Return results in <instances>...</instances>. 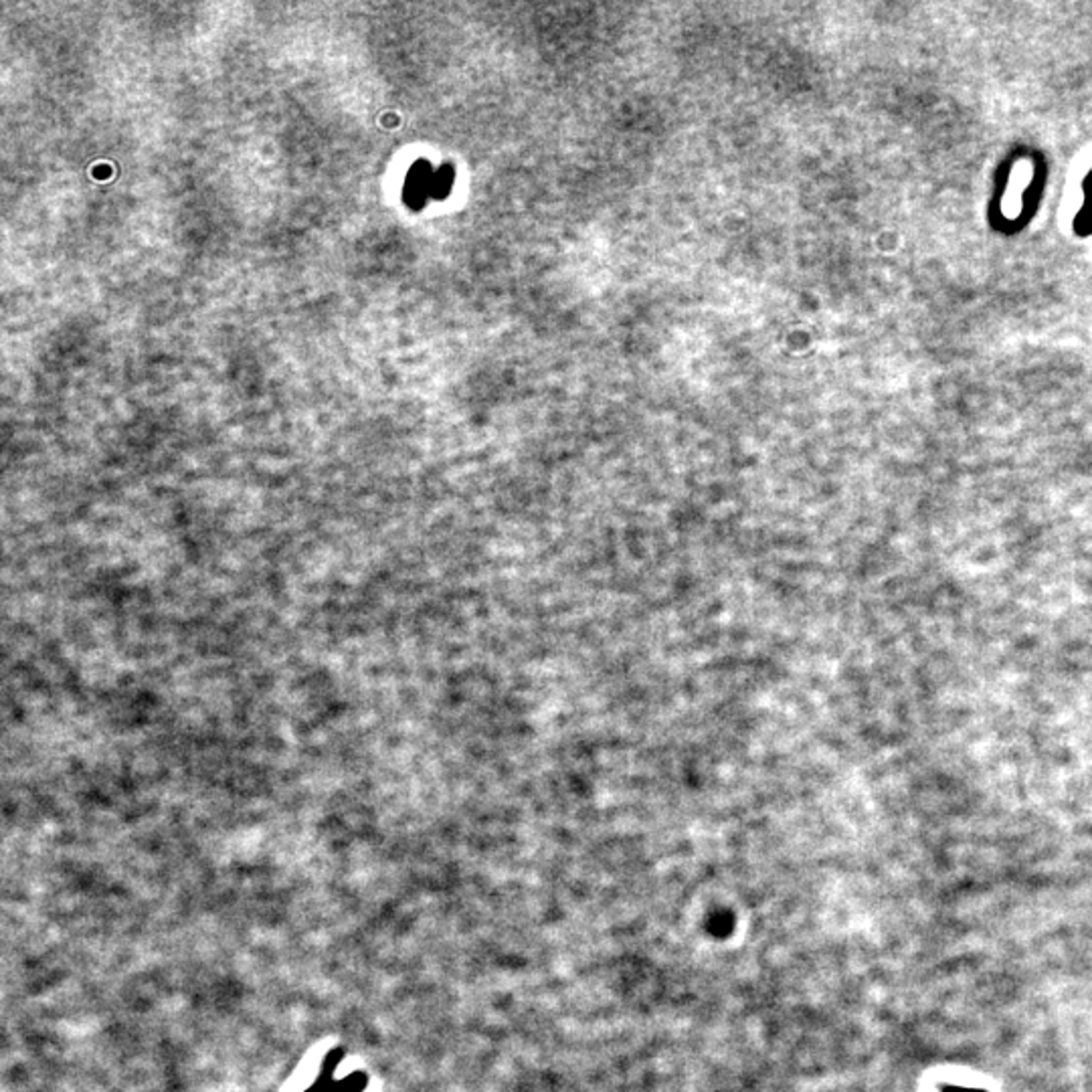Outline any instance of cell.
<instances>
[{
  "label": "cell",
  "mask_w": 1092,
  "mask_h": 1092,
  "mask_svg": "<svg viewBox=\"0 0 1092 1092\" xmlns=\"http://www.w3.org/2000/svg\"><path fill=\"white\" fill-rule=\"evenodd\" d=\"M947 1092H980V1090H967V1089H949Z\"/></svg>",
  "instance_id": "6da1fadb"
}]
</instances>
